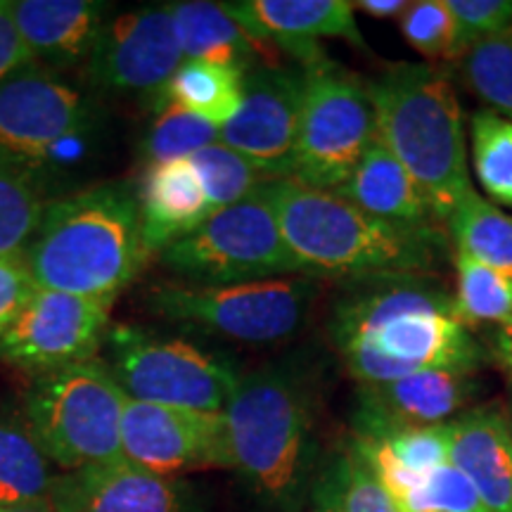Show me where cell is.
<instances>
[{
	"instance_id": "6da1fadb",
	"label": "cell",
	"mask_w": 512,
	"mask_h": 512,
	"mask_svg": "<svg viewBox=\"0 0 512 512\" xmlns=\"http://www.w3.org/2000/svg\"><path fill=\"white\" fill-rule=\"evenodd\" d=\"M330 337L358 384H384L420 370H475L484 349L456 318L453 294L434 273L354 283L335 304Z\"/></svg>"
},
{
	"instance_id": "7a4b0ae2",
	"label": "cell",
	"mask_w": 512,
	"mask_h": 512,
	"mask_svg": "<svg viewBox=\"0 0 512 512\" xmlns=\"http://www.w3.org/2000/svg\"><path fill=\"white\" fill-rule=\"evenodd\" d=\"M280 235L311 278L358 283L389 275L434 273L446 256L441 226L413 228L366 214L337 192L294 181L266 183Z\"/></svg>"
},
{
	"instance_id": "3957f363",
	"label": "cell",
	"mask_w": 512,
	"mask_h": 512,
	"mask_svg": "<svg viewBox=\"0 0 512 512\" xmlns=\"http://www.w3.org/2000/svg\"><path fill=\"white\" fill-rule=\"evenodd\" d=\"M230 470L271 512H299L318 479L316 396L290 361L242 373L226 406Z\"/></svg>"
},
{
	"instance_id": "277c9868",
	"label": "cell",
	"mask_w": 512,
	"mask_h": 512,
	"mask_svg": "<svg viewBox=\"0 0 512 512\" xmlns=\"http://www.w3.org/2000/svg\"><path fill=\"white\" fill-rule=\"evenodd\" d=\"M147 256L131 183L91 185L48 202L24 252L41 290L112 302L138 278Z\"/></svg>"
},
{
	"instance_id": "5b68a950",
	"label": "cell",
	"mask_w": 512,
	"mask_h": 512,
	"mask_svg": "<svg viewBox=\"0 0 512 512\" xmlns=\"http://www.w3.org/2000/svg\"><path fill=\"white\" fill-rule=\"evenodd\" d=\"M377 138L418 183L439 223L472 192L463 107L451 76L434 64H387L366 79Z\"/></svg>"
},
{
	"instance_id": "8992f818",
	"label": "cell",
	"mask_w": 512,
	"mask_h": 512,
	"mask_svg": "<svg viewBox=\"0 0 512 512\" xmlns=\"http://www.w3.org/2000/svg\"><path fill=\"white\" fill-rule=\"evenodd\" d=\"M126 394L102 358L36 375L22 415L60 472L117 463Z\"/></svg>"
},
{
	"instance_id": "52a82bcc",
	"label": "cell",
	"mask_w": 512,
	"mask_h": 512,
	"mask_svg": "<svg viewBox=\"0 0 512 512\" xmlns=\"http://www.w3.org/2000/svg\"><path fill=\"white\" fill-rule=\"evenodd\" d=\"M320 294L311 275L256 280L240 285L162 283L145 294L147 311L240 344H275L297 335Z\"/></svg>"
},
{
	"instance_id": "ba28073f",
	"label": "cell",
	"mask_w": 512,
	"mask_h": 512,
	"mask_svg": "<svg viewBox=\"0 0 512 512\" xmlns=\"http://www.w3.org/2000/svg\"><path fill=\"white\" fill-rule=\"evenodd\" d=\"M105 347V363L128 399L157 406L223 413L242 377L230 358L140 325H114Z\"/></svg>"
},
{
	"instance_id": "9c48e42d",
	"label": "cell",
	"mask_w": 512,
	"mask_h": 512,
	"mask_svg": "<svg viewBox=\"0 0 512 512\" xmlns=\"http://www.w3.org/2000/svg\"><path fill=\"white\" fill-rule=\"evenodd\" d=\"M162 264L185 285H240L306 275L280 235L264 192L211 214L162 254Z\"/></svg>"
},
{
	"instance_id": "30bf717a",
	"label": "cell",
	"mask_w": 512,
	"mask_h": 512,
	"mask_svg": "<svg viewBox=\"0 0 512 512\" xmlns=\"http://www.w3.org/2000/svg\"><path fill=\"white\" fill-rule=\"evenodd\" d=\"M375 136V107L366 79L332 60L309 67L287 181L335 192L351 176Z\"/></svg>"
},
{
	"instance_id": "8fae6325",
	"label": "cell",
	"mask_w": 512,
	"mask_h": 512,
	"mask_svg": "<svg viewBox=\"0 0 512 512\" xmlns=\"http://www.w3.org/2000/svg\"><path fill=\"white\" fill-rule=\"evenodd\" d=\"M91 128V102L43 64H24L0 83V147L36 171L79 157Z\"/></svg>"
},
{
	"instance_id": "7c38bea8",
	"label": "cell",
	"mask_w": 512,
	"mask_h": 512,
	"mask_svg": "<svg viewBox=\"0 0 512 512\" xmlns=\"http://www.w3.org/2000/svg\"><path fill=\"white\" fill-rule=\"evenodd\" d=\"M112 299L41 290L0 337V358L43 375L98 358L110 332Z\"/></svg>"
},
{
	"instance_id": "4fadbf2b",
	"label": "cell",
	"mask_w": 512,
	"mask_h": 512,
	"mask_svg": "<svg viewBox=\"0 0 512 512\" xmlns=\"http://www.w3.org/2000/svg\"><path fill=\"white\" fill-rule=\"evenodd\" d=\"M306 69L261 64L245 74L240 110L221 128L219 143L235 150L266 181H287L302 121Z\"/></svg>"
},
{
	"instance_id": "5bb4252c",
	"label": "cell",
	"mask_w": 512,
	"mask_h": 512,
	"mask_svg": "<svg viewBox=\"0 0 512 512\" xmlns=\"http://www.w3.org/2000/svg\"><path fill=\"white\" fill-rule=\"evenodd\" d=\"M183 64L169 5L110 15L83 62L91 86L110 93L157 95Z\"/></svg>"
},
{
	"instance_id": "9a60e30c",
	"label": "cell",
	"mask_w": 512,
	"mask_h": 512,
	"mask_svg": "<svg viewBox=\"0 0 512 512\" xmlns=\"http://www.w3.org/2000/svg\"><path fill=\"white\" fill-rule=\"evenodd\" d=\"M121 451L128 463L162 477L211 467L230 470L226 415L157 406L126 396Z\"/></svg>"
},
{
	"instance_id": "2e32d148",
	"label": "cell",
	"mask_w": 512,
	"mask_h": 512,
	"mask_svg": "<svg viewBox=\"0 0 512 512\" xmlns=\"http://www.w3.org/2000/svg\"><path fill=\"white\" fill-rule=\"evenodd\" d=\"M482 382L472 370H420L384 384H358L356 437H384L406 427L441 425L477 399Z\"/></svg>"
},
{
	"instance_id": "e0dca14e",
	"label": "cell",
	"mask_w": 512,
	"mask_h": 512,
	"mask_svg": "<svg viewBox=\"0 0 512 512\" xmlns=\"http://www.w3.org/2000/svg\"><path fill=\"white\" fill-rule=\"evenodd\" d=\"M249 36L264 46L290 55L309 69L328 60L320 38H342L358 50H368L356 24V3L347 0H235L223 3Z\"/></svg>"
},
{
	"instance_id": "ac0fdd59",
	"label": "cell",
	"mask_w": 512,
	"mask_h": 512,
	"mask_svg": "<svg viewBox=\"0 0 512 512\" xmlns=\"http://www.w3.org/2000/svg\"><path fill=\"white\" fill-rule=\"evenodd\" d=\"M48 501L55 512L192 510V494L185 482L147 472L128 460L57 472Z\"/></svg>"
},
{
	"instance_id": "d6986e66",
	"label": "cell",
	"mask_w": 512,
	"mask_h": 512,
	"mask_svg": "<svg viewBox=\"0 0 512 512\" xmlns=\"http://www.w3.org/2000/svg\"><path fill=\"white\" fill-rule=\"evenodd\" d=\"M448 463L475 484L489 512H512V422L496 403L448 420Z\"/></svg>"
},
{
	"instance_id": "ffe728a7",
	"label": "cell",
	"mask_w": 512,
	"mask_h": 512,
	"mask_svg": "<svg viewBox=\"0 0 512 512\" xmlns=\"http://www.w3.org/2000/svg\"><path fill=\"white\" fill-rule=\"evenodd\" d=\"M10 12L31 57L50 67L86 62L110 19L98 0H10Z\"/></svg>"
},
{
	"instance_id": "44dd1931",
	"label": "cell",
	"mask_w": 512,
	"mask_h": 512,
	"mask_svg": "<svg viewBox=\"0 0 512 512\" xmlns=\"http://www.w3.org/2000/svg\"><path fill=\"white\" fill-rule=\"evenodd\" d=\"M136 195L150 254H162L211 216L200 176L190 159L145 166Z\"/></svg>"
},
{
	"instance_id": "7402d4cb",
	"label": "cell",
	"mask_w": 512,
	"mask_h": 512,
	"mask_svg": "<svg viewBox=\"0 0 512 512\" xmlns=\"http://www.w3.org/2000/svg\"><path fill=\"white\" fill-rule=\"evenodd\" d=\"M335 192L375 219L413 228L439 226L418 183L377 136L351 176Z\"/></svg>"
},
{
	"instance_id": "603a6c76",
	"label": "cell",
	"mask_w": 512,
	"mask_h": 512,
	"mask_svg": "<svg viewBox=\"0 0 512 512\" xmlns=\"http://www.w3.org/2000/svg\"><path fill=\"white\" fill-rule=\"evenodd\" d=\"M174 29L183 60L226 64V67L252 72L261 64H283L278 50L264 46L247 34L223 3L207 0H183L169 3Z\"/></svg>"
},
{
	"instance_id": "cb8c5ba5",
	"label": "cell",
	"mask_w": 512,
	"mask_h": 512,
	"mask_svg": "<svg viewBox=\"0 0 512 512\" xmlns=\"http://www.w3.org/2000/svg\"><path fill=\"white\" fill-rule=\"evenodd\" d=\"M242 91H245L242 69L183 60L162 91L152 95L150 105L155 114L174 107V110L192 112L223 128L238 114Z\"/></svg>"
},
{
	"instance_id": "d4e9b609",
	"label": "cell",
	"mask_w": 512,
	"mask_h": 512,
	"mask_svg": "<svg viewBox=\"0 0 512 512\" xmlns=\"http://www.w3.org/2000/svg\"><path fill=\"white\" fill-rule=\"evenodd\" d=\"M55 477L22 411H0V508L48 501Z\"/></svg>"
},
{
	"instance_id": "484cf974",
	"label": "cell",
	"mask_w": 512,
	"mask_h": 512,
	"mask_svg": "<svg viewBox=\"0 0 512 512\" xmlns=\"http://www.w3.org/2000/svg\"><path fill=\"white\" fill-rule=\"evenodd\" d=\"M46 207L41 171L0 147V256H24Z\"/></svg>"
},
{
	"instance_id": "4316f807",
	"label": "cell",
	"mask_w": 512,
	"mask_h": 512,
	"mask_svg": "<svg viewBox=\"0 0 512 512\" xmlns=\"http://www.w3.org/2000/svg\"><path fill=\"white\" fill-rule=\"evenodd\" d=\"M448 235L460 254L494 268L512 280V216L486 202L475 190L446 221Z\"/></svg>"
},
{
	"instance_id": "83f0119b",
	"label": "cell",
	"mask_w": 512,
	"mask_h": 512,
	"mask_svg": "<svg viewBox=\"0 0 512 512\" xmlns=\"http://www.w3.org/2000/svg\"><path fill=\"white\" fill-rule=\"evenodd\" d=\"M456 318L470 328L501 325L512 318V280L472 256L456 252Z\"/></svg>"
},
{
	"instance_id": "f1b7e54d",
	"label": "cell",
	"mask_w": 512,
	"mask_h": 512,
	"mask_svg": "<svg viewBox=\"0 0 512 512\" xmlns=\"http://www.w3.org/2000/svg\"><path fill=\"white\" fill-rule=\"evenodd\" d=\"M475 178L494 204L512 209V121L489 107L470 117Z\"/></svg>"
},
{
	"instance_id": "f546056e",
	"label": "cell",
	"mask_w": 512,
	"mask_h": 512,
	"mask_svg": "<svg viewBox=\"0 0 512 512\" xmlns=\"http://www.w3.org/2000/svg\"><path fill=\"white\" fill-rule=\"evenodd\" d=\"M190 164L195 166L197 176H200L211 214L247 200V197L256 195V192L264 188L266 183H271L245 157L221 143H214L195 152L190 157Z\"/></svg>"
},
{
	"instance_id": "4dcf8cb0",
	"label": "cell",
	"mask_w": 512,
	"mask_h": 512,
	"mask_svg": "<svg viewBox=\"0 0 512 512\" xmlns=\"http://www.w3.org/2000/svg\"><path fill=\"white\" fill-rule=\"evenodd\" d=\"M460 72L489 110L512 121V31L470 46L460 60Z\"/></svg>"
},
{
	"instance_id": "1f68e13d",
	"label": "cell",
	"mask_w": 512,
	"mask_h": 512,
	"mask_svg": "<svg viewBox=\"0 0 512 512\" xmlns=\"http://www.w3.org/2000/svg\"><path fill=\"white\" fill-rule=\"evenodd\" d=\"M219 133L221 126L211 124L209 119L169 107L157 112V119L147 128L140 143V155L145 159V166L190 159L204 147L219 143Z\"/></svg>"
},
{
	"instance_id": "d6a6232c",
	"label": "cell",
	"mask_w": 512,
	"mask_h": 512,
	"mask_svg": "<svg viewBox=\"0 0 512 512\" xmlns=\"http://www.w3.org/2000/svg\"><path fill=\"white\" fill-rule=\"evenodd\" d=\"M401 34L408 46L434 62H460L467 53L460 36L456 17L448 10L446 0H420L411 3L401 15Z\"/></svg>"
},
{
	"instance_id": "836d02e7",
	"label": "cell",
	"mask_w": 512,
	"mask_h": 512,
	"mask_svg": "<svg viewBox=\"0 0 512 512\" xmlns=\"http://www.w3.org/2000/svg\"><path fill=\"white\" fill-rule=\"evenodd\" d=\"M489 512L475 484L456 465L444 463L422 479L418 494L406 512Z\"/></svg>"
},
{
	"instance_id": "e575fe53",
	"label": "cell",
	"mask_w": 512,
	"mask_h": 512,
	"mask_svg": "<svg viewBox=\"0 0 512 512\" xmlns=\"http://www.w3.org/2000/svg\"><path fill=\"white\" fill-rule=\"evenodd\" d=\"M373 439L384 441L392 456L413 475L427 477L439 465L448 463V422L427 427H406V430H396Z\"/></svg>"
},
{
	"instance_id": "d590c367",
	"label": "cell",
	"mask_w": 512,
	"mask_h": 512,
	"mask_svg": "<svg viewBox=\"0 0 512 512\" xmlns=\"http://www.w3.org/2000/svg\"><path fill=\"white\" fill-rule=\"evenodd\" d=\"M342 505L344 512H403L351 446L342 453Z\"/></svg>"
},
{
	"instance_id": "8d00e7d4",
	"label": "cell",
	"mask_w": 512,
	"mask_h": 512,
	"mask_svg": "<svg viewBox=\"0 0 512 512\" xmlns=\"http://www.w3.org/2000/svg\"><path fill=\"white\" fill-rule=\"evenodd\" d=\"M465 48L512 31V0H446Z\"/></svg>"
},
{
	"instance_id": "74e56055",
	"label": "cell",
	"mask_w": 512,
	"mask_h": 512,
	"mask_svg": "<svg viewBox=\"0 0 512 512\" xmlns=\"http://www.w3.org/2000/svg\"><path fill=\"white\" fill-rule=\"evenodd\" d=\"M38 285L24 256H0V337L27 309Z\"/></svg>"
},
{
	"instance_id": "f35d334b",
	"label": "cell",
	"mask_w": 512,
	"mask_h": 512,
	"mask_svg": "<svg viewBox=\"0 0 512 512\" xmlns=\"http://www.w3.org/2000/svg\"><path fill=\"white\" fill-rule=\"evenodd\" d=\"M36 62L15 27L10 0H0V83L24 64Z\"/></svg>"
},
{
	"instance_id": "ab89813d",
	"label": "cell",
	"mask_w": 512,
	"mask_h": 512,
	"mask_svg": "<svg viewBox=\"0 0 512 512\" xmlns=\"http://www.w3.org/2000/svg\"><path fill=\"white\" fill-rule=\"evenodd\" d=\"M311 512H344L342 505V453L318 472L311 494Z\"/></svg>"
},
{
	"instance_id": "60d3db41",
	"label": "cell",
	"mask_w": 512,
	"mask_h": 512,
	"mask_svg": "<svg viewBox=\"0 0 512 512\" xmlns=\"http://www.w3.org/2000/svg\"><path fill=\"white\" fill-rule=\"evenodd\" d=\"M489 356L512 382V318L496 325L489 335Z\"/></svg>"
},
{
	"instance_id": "b9f144b4",
	"label": "cell",
	"mask_w": 512,
	"mask_h": 512,
	"mask_svg": "<svg viewBox=\"0 0 512 512\" xmlns=\"http://www.w3.org/2000/svg\"><path fill=\"white\" fill-rule=\"evenodd\" d=\"M406 0H361V3H356V8L361 12H366L370 17H401L403 12L408 10Z\"/></svg>"
},
{
	"instance_id": "7bdbcfd3",
	"label": "cell",
	"mask_w": 512,
	"mask_h": 512,
	"mask_svg": "<svg viewBox=\"0 0 512 512\" xmlns=\"http://www.w3.org/2000/svg\"><path fill=\"white\" fill-rule=\"evenodd\" d=\"M0 512H55L50 501H36V503H22V505H8L0 508Z\"/></svg>"
},
{
	"instance_id": "ee69618b",
	"label": "cell",
	"mask_w": 512,
	"mask_h": 512,
	"mask_svg": "<svg viewBox=\"0 0 512 512\" xmlns=\"http://www.w3.org/2000/svg\"><path fill=\"white\" fill-rule=\"evenodd\" d=\"M425 512H439V510H425Z\"/></svg>"
}]
</instances>
